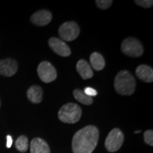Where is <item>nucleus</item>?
I'll return each mask as SVG.
<instances>
[{"label":"nucleus","mask_w":153,"mask_h":153,"mask_svg":"<svg viewBox=\"0 0 153 153\" xmlns=\"http://www.w3.org/2000/svg\"><path fill=\"white\" fill-rule=\"evenodd\" d=\"M99 129L96 126H87L76 132L72 137L73 153H92L98 144Z\"/></svg>","instance_id":"1"},{"label":"nucleus","mask_w":153,"mask_h":153,"mask_svg":"<svg viewBox=\"0 0 153 153\" xmlns=\"http://www.w3.org/2000/svg\"><path fill=\"white\" fill-rule=\"evenodd\" d=\"M136 82L134 76L127 70L118 72L114 79V87L120 95L130 96L135 92Z\"/></svg>","instance_id":"2"},{"label":"nucleus","mask_w":153,"mask_h":153,"mask_svg":"<svg viewBox=\"0 0 153 153\" xmlns=\"http://www.w3.org/2000/svg\"><path fill=\"white\" fill-rule=\"evenodd\" d=\"M81 116V108L74 103H68L63 105L58 111V118L65 123H75L79 121Z\"/></svg>","instance_id":"3"},{"label":"nucleus","mask_w":153,"mask_h":153,"mask_svg":"<svg viewBox=\"0 0 153 153\" xmlns=\"http://www.w3.org/2000/svg\"><path fill=\"white\" fill-rule=\"evenodd\" d=\"M121 51L127 56L132 57H140L144 52L143 45L135 38H127L121 43Z\"/></svg>","instance_id":"4"},{"label":"nucleus","mask_w":153,"mask_h":153,"mask_svg":"<svg viewBox=\"0 0 153 153\" xmlns=\"http://www.w3.org/2000/svg\"><path fill=\"white\" fill-rule=\"evenodd\" d=\"M124 135L119 128H114L109 132L105 140V148L109 152H115L121 148Z\"/></svg>","instance_id":"5"},{"label":"nucleus","mask_w":153,"mask_h":153,"mask_svg":"<svg viewBox=\"0 0 153 153\" xmlns=\"http://www.w3.org/2000/svg\"><path fill=\"white\" fill-rule=\"evenodd\" d=\"M58 33L63 41H72L79 35L80 28L74 22H68L61 25Z\"/></svg>","instance_id":"6"},{"label":"nucleus","mask_w":153,"mask_h":153,"mask_svg":"<svg viewBox=\"0 0 153 153\" xmlns=\"http://www.w3.org/2000/svg\"><path fill=\"white\" fill-rule=\"evenodd\" d=\"M37 72L40 79L45 83H51L57 78L56 70L54 66L48 61H43L40 63Z\"/></svg>","instance_id":"7"},{"label":"nucleus","mask_w":153,"mask_h":153,"mask_svg":"<svg viewBox=\"0 0 153 153\" xmlns=\"http://www.w3.org/2000/svg\"><path fill=\"white\" fill-rule=\"evenodd\" d=\"M48 45L54 52L60 56L68 57L71 55V50L66 43L57 38H51Z\"/></svg>","instance_id":"8"},{"label":"nucleus","mask_w":153,"mask_h":153,"mask_svg":"<svg viewBox=\"0 0 153 153\" xmlns=\"http://www.w3.org/2000/svg\"><path fill=\"white\" fill-rule=\"evenodd\" d=\"M18 70V62L14 59L7 58L0 60V74L4 76H12Z\"/></svg>","instance_id":"9"},{"label":"nucleus","mask_w":153,"mask_h":153,"mask_svg":"<svg viewBox=\"0 0 153 153\" xmlns=\"http://www.w3.org/2000/svg\"><path fill=\"white\" fill-rule=\"evenodd\" d=\"M52 18V14L49 11L43 9L34 13L30 17V22L36 26H44L51 22Z\"/></svg>","instance_id":"10"},{"label":"nucleus","mask_w":153,"mask_h":153,"mask_svg":"<svg viewBox=\"0 0 153 153\" xmlns=\"http://www.w3.org/2000/svg\"><path fill=\"white\" fill-rule=\"evenodd\" d=\"M135 74L140 79L145 82L150 83L153 81V70L146 65H141L136 68Z\"/></svg>","instance_id":"11"},{"label":"nucleus","mask_w":153,"mask_h":153,"mask_svg":"<svg viewBox=\"0 0 153 153\" xmlns=\"http://www.w3.org/2000/svg\"><path fill=\"white\" fill-rule=\"evenodd\" d=\"M30 153H51L49 145L43 139L35 137L30 143Z\"/></svg>","instance_id":"12"},{"label":"nucleus","mask_w":153,"mask_h":153,"mask_svg":"<svg viewBox=\"0 0 153 153\" xmlns=\"http://www.w3.org/2000/svg\"><path fill=\"white\" fill-rule=\"evenodd\" d=\"M76 71L83 79H90L93 76V71L90 65L85 60H79L76 65Z\"/></svg>","instance_id":"13"},{"label":"nucleus","mask_w":153,"mask_h":153,"mask_svg":"<svg viewBox=\"0 0 153 153\" xmlns=\"http://www.w3.org/2000/svg\"><path fill=\"white\" fill-rule=\"evenodd\" d=\"M27 97L30 101L33 104H39L43 99V90L37 85L31 86L27 91Z\"/></svg>","instance_id":"14"},{"label":"nucleus","mask_w":153,"mask_h":153,"mask_svg":"<svg viewBox=\"0 0 153 153\" xmlns=\"http://www.w3.org/2000/svg\"><path fill=\"white\" fill-rule=\"evenodd\" d=\"M90 62L92 68L97 71H100L105 67V60L100 53L94 52L90 55Z\"/></svg>","instance_id":"15"},{"label":"nucleus","mask_w":153,"mask_h":153,"mask_svg":"<svg viewBox=\"0 0 153 153\" xmlns=\"http://www.w3.org/2000/svg\"><path fill=\"white\" fill-rule=\"evenodd\" d=\"M73 95L76 100H77L79 102L85 105H88L89 106V105H91L93 103V99L86 95L80 89H75L73 91Z\"/></svg>","instance_id":"16"},{"label":"nucleus","mask_w":153,"mask_h":153,"mask_svg":"<svg viewBox=\"0 0 153 153\" xmlns=\"http://www.w3.org/2000/svg\"><path fill=\"white\" fill-rule=\"evenodd\" d=\"M15 146L17 150L21 152H26L28 148V140L25 135H20L16 139Z\"/></svg>","instance_id":"17"},{"label":"nucleus","mask_w":153,"mask_h":153,"mask_svg":"<svg viewBox=\"0 0 153 153\" xmlns=\"http://www.w3.org/2000/svg\"><path fill=\"white\" fill-rule=\"evenodd\" d=\"M113 1L111 0H97L96 4L97 7L101 9H107L111 6Z\"/></svg>","instance_id":"18"},{"label":"nucleus","mask_w":153,"mask_h":153,"mask_svg":"<svg viewBox=\"0 0 153 153\" xmlns=\"http://www.w3.org/2000/svg\"><path fill=\"white\" fill-rule=\"evenodd\" d=\"M144 141L145 143L153 146V131L152 130H148L144 133Z\"/></svg>","instance_id":"19"},{"label":"nucleus","mask_w":153,"mask_h":153,"mask_svg":"<svg viewBox=\"0 0 153 153\" xmlns=\"http://www.w3.org/2000/svg\"><path fill=\"white\" fill-rule=\"evenodd\" d=\"M135 2L143 8H150L153 5V1L152 0H135Z\"/></svg>","instance_id":"20"},{"label":"nucleus","mask_w":153,"mask_h":153,"mask_svg":"<svg viewBox=\"0 0 153 153\" xmlns=\"http://www.w3.org/2000/svg\"><path fill=\"white\" fill-rule=\"evenodd\" d=\"M83 92L85 93L86 95H87L88 97H91V98H92L93 97H95V96L97 95V91L91 87H86Z\"/></svg>","instance_id":"21"},{"label":"nucleus","mask_w":153,"mask_h":153,"mask_svg":"<svg viewBox=\"0 0 153 153\" xmlns=\"http://www.w3.org/2000/svg\"><path fill=\"white\" fill-rule=\"evenodd\" d=\"M13 140L12 137H11V135H7V148H10L11 147V145H12Z\"/></svg>","instance_id":"22"},{"label":"nucleus","mask_w":153,"mask_h":153,"mask_svg":"<svg viewBox=\"0 0 153 153\" xmlns=\"http://www.w3.org/2000/svg\"><path fill=\"white\" fill-rule=\"evenodd\" d=\"M140 131H135V133H140Z\"/></svg>","instance_id":"23"},{"label":"nucleus","mask_w":153,"mask_h":153,"mask_svg":"<svg viewBox=\"0 0 153 153\" xmlns=\"http://www.w3.org/2000/svg\"><path fill=\"white\" fill-rule=\"evenodd\" d=\"M0 106H1V101H0Z\"/></svg>","instance_id":"24"}]
</instances>
